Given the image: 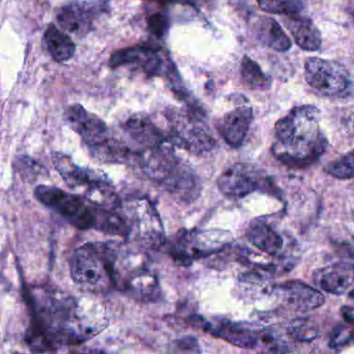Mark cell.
Listing matches in <instances>:
<instances>
[{
  "label": "cell",
  "mask_w": 354,
  "mask_h": 354,
  "mask_svg": "<svg viewBox=\"0 0 354 354\" xmlns=\"http://www.w3.org/2000/svg\"><path fill=\"white\" fill-rule=\"evenodd\" d=\"M28 298L34 319L26 339L32 351L80 345L109 325L107 310L95 300L46 289L32 290Z\"/></svg>",
  "instance_id": "obj_1"
},
{
  "label": "cell",
  "mask_w": 354,
  "mask_h": 354,
  "mask_svg": "<svg viewBox=\"0 0 354 354\" xmlns=\"http://www.w3.org/2000/svg\"><path fill=\"white\" fill-rule=\"evenodd\" d=\"M320 113L313 105L294 107L275 124L279 146L275 156L292 167H306L318 161L328 142L319 127Z\"/></svg>",
  "instance_id": "obj_2"
},
{
  "label": "cell",
  "mask_w": 354,
  "mask_h": 354,
  "mask_svg": "<svg viewBox=\"0 0 354 354\" xmlns=\"http://www.w3.org/2000/svg\"><path fill=\"white\" fill-rule=\"evenodd\" d=\"M34 194L43 206L63 217L76 229L96 230L107 235L127 238V223L120 210H106L93 204L86 196L53 185L41 184L35 188Z\"/></svg>",
  "instance_id": "obj_3"
},
{
  "label": "cell",
  "mask_w": 354,
  "mask_h": 354,
  "mask_svg": "<svg viewBox=\"0 0 354 354\" xmlns=\"http://www.w3.org/2000/svg\"><path fill=\"white\" fill-rule=\"evenodd\" d=\"M136 162L151 181L158 184L178 202L190 204L201 196L200 177L187 161L176 154L171 142L138 151Z\"/></svg>",
  "instance_id": "obj_4"
},
{
  "label": "cell",
  "mask_w": 354,
  "mask_h": 354,
  "mask_svg": "<svg viewBox=\"0 0 354 354\" xmlns=\"http://www.w3.org/2000/svg\"><path fill=\"white\" fill-rule=\"evenodd\" d=\"M121 242H86L70 258V273L76 285L90 293L115 289V263Z\"/></svg>",
  "instance_id": "obj_5"
},
{
  "label": "cell",
  "mask_w": 354,
  "mask_h": 354,
  "mask_svg": "<svg viewBox=\"0 0 354 354\" xmlns=\"http://www.w3.org/2000/svg\"><path fill=\"white\" fill-rule=\"evenodd\" d=\"M115 289L140 302L156 301L160 296L158 275L145 252L122 243L115 263Z\"/></svg>",
  "instance_id": "obj_6"
},
{
  "label": "cell",
  "mask_w": 354,
  "mask_h": 354,
  "mask_svg": "<svg viewBox=\"0 0 354 354\" xmlns=\"http://www.w3.org/2000/svg\"><path fill=\"white\" fill-rule=\"evenodd\" d=\"M128 227L126 239L142 250H159L167 242L162 219L146 196L128 198L120 208Z\"/></svg>",
  "instance_id": "obj_7"
},
{
  "label": "cell",
  "mask_w": 354,
  "mask_h": 354,
  "mask_svg": "<svg viewBox=\"0 0 354 354\" xmlns=\"http://www.w3.org/2000/svg\"><path fill=\"white\" fill-rule=\"evenodd\" d=\"M232 241L230 232L223 230H181L165 242V252L176 264L189 266L200 259L225 250Z\"/></svg>",
  "instance_id": "obj_8"
},
{
  "label": "cell",
  "mask_w": 354,
  "mask_h": 354,
  "mask_svg": "<svg viewBox=\"0 0 354 354\" xmlns=\"http://www.w3.org/2000/svg\"><path fill=\"white\" fill-rule=\"evenodd\" d=\"M51 160L66 185L72 189L84 190L82 196L94 204H107L117 194L111 180L102 171L80 167L65 153H51Z\"/></svg>",
  "instance_id": "obj_9"
},
{
  "label": "cell",
  "mask_w": 354,
  "mask_h": 354,
  "mask_svg": "<svg viewBox=\"0 0 354 354\" xmlns=\"http://www.w3.org/2000/svg\"><path fill=\"white\" fill-rule=\"evenodd\" d=\"M206 113L198 106L190 107L183 113L171 111L167 115L169 142L194 155L212 152L217 142L204 126Z\"/></svg>",
  "instance_id": "obj_10"
},
{
  "label": "cell",
  "mask_w": 354,
  "mask_h": 354,
  "mask_svg": "<svg viewBox=\"0 0 354 354\" xmlns=\"http://www.w3.org/2000/svg\"><path fill=\"white\" fill-rule=\"evenodd\" d=\"M304 75L310 88L326 97H346L352 90V80L346 68L335 61L308 57Z\"/></svg>",
  "instance_id": "obj_11"
},
{
  "label": "cell",
  "mask_w": 354,
  "mask_h": 354,
  "mask_svg": "<svg viewBox=\"0 0 354 354\" xmlns=\"http://www.w3.org/2000/svg\"><path fill=\"white\" fill-rule=\"evenodd\" d=\"M262 173L254 165L235 163L217 180L219 192L232 200H240L262 187Z\"/></svg>",
  "instance_id": "obj_12"
},
{
  "label": "cell",
  "mask_w": 354,
  "mask_h": 354,
  "mask_svg": "<svg viewBox=\"0 0 354 354\" xmlns=\"http://www.w3.org/2000/svg\"><path fill=\"white\" fill-rule=\"evenodd\" d=\"M192 323L214 337L245 349L256 348L262 337L258 330L250 328L248 325L223 319L209 320L204 317L196 316L192 318Z\"/></svg>",
  "instance_id": "obj_13"
},
{
  "label": "cell",
  "mask_w": 354,
  "mask_h": 354,
  "mask_svg": "<svg viewBox=\"0 0 354 354\" xmlns=\"http://www.w3.org/2000/svg\"><path fill=\"white\" fill-rule=\"evenodd\" d=\"M65 119L68 125L82 138L88 149L98 146L109 138L106 124L80 104L68 107Z\"/></svg>",
  "instance_id": "obj_14"
},
{
  "label": "cell",
  "mask_w": 354,
  "mask_h": 354,
  "mask_svg": "<svg viewBox=\"0 0 354 354\" xmlns=\"http://www.w3.org/2000/svg\"><path fill=\"white\" fill-rule=\"evenodd\" d=\"M273 294L283 306L296 312H310L324 304L323 294L308 283L300 281H289L275 285Z\"/></svg>",
  "instance_id": "obj_15"
},
{
  "label": "cell",
  "mask_w": 354,
  "mask_h": 354,
  "mask_svg": "<svg viewBox=\"0 0 354 354\" xmlns=\"http://www.w3.org/2000/svg\"><path fill=\"white\" fill-rule=\"evenodd\" d=\"M104 10L100 3L76 1L59 10L57 24L70 34L84 36L92 30L95 20Z\"/></svg>",
  "instance_id": "obj_16"
},
{
  "label": "cell",
  "mask_w": 354,
  "mask_h": 354,
  "mask_svg": "<svg viewBox=\"0 0 354 354\" xmlns=\"http://www.w3.org/2000/svg\"><path fill=\"white\" fill-rule=\"evenodd\" d=\"M109 65L113 68L138 66L150 76L158 75L163 70V62L157 50L145 45L115 51L109 59Z\"/></svg>",
  "instance_id": "obj_17"
},
{
  "label": "cell",
  "mask_w": 354,
  "mask_h": 354,
  "mask_svg": "<svg viewBox=\"0 0 354 354\" xmlns=\"http://www.w3.org/2000/svg\"><path fill=\"white\" fill-rule=\"evenodd\" d=\"M125 133L138 146L145 149L155 148L169 142L167 133H165L148 115L138 113L132 115L123 126Z\"/></svg>",
  "instance_id": "obj_18"
},
{
  "label": "cell",
  "mask_w": 354,
  "mask_h": 354,
  "mask_svg": "<svg viewBox=\"0 0 354 354\" xmlns=\"http://www.w3.org/2000/svg\"><path fill=\"white\" fill-rule=\"evenodd\" d=\"M317 285L329 294L342 295L354 287V264L335 263L315 273Z\"/></svg>",
  "instance_id": "obj_19"
},
{
  "label": "cell",
  "mask_w": 354,
  "mask_h": 354,
  "mask_svg": "<svg viewBox=\"0 0 354 354\" xmlns=\"http://www.w3.org/2000/svg\"><path fill=\"white\" fill-rule=\"evenodd\" d=\"M252 119L254 115L250 107H237L225 113L219 123V133L230 147L239 148L245 140Z\"/></svg>",
  "instance_id": "obj_20"
},
{
  "label": "cell",
  "mask_w": 354,
  "mask_h": 354,
  "mask_svg": "<svg viewBox=\"0 0 354 354\" xmlns=\"http://www.w3.org/2000/svg\"><path fill=\"white\" fill-rule=\"evenodd\" d=\"M254 32L257 39L268 48L279 53H286L292 48L289 37L272 18L258 17L254 24Z\"/></svg>",
  "instance_id": "obj_21"
},
{
  "label": "cell",
  "mask_w": 354,
  "mask_h": 354,
  "mask_svg": "<svg viewBox=\"0 0 354 354\" xmlns=\"http://www.w3.org/2000/svg\"><path fill=\"white\" fill-rule=\"evenodd\" d=\"M285 24L298 47L310 53L320 49L322 44L321 34L310 18L301 17L300 15L287 17Z\"/></svg>",
  "instance_id": "obj_22"
},
{
  "label": "cell",
  "mask_w": 354,
  "mask_h": 354,
  "mask_svg": "<svg viewBox=\"0 0 354 354\" xmlns=\"http://www.w3.org/2000/svg\"><path fill=\"white\" fill-rule=\"evenodd\" d=\"M88 150L92 156L100 162L115 165H125L132 160L136 161L138 155V151L133 150L126 142L111 136Z\"/></svg>",
  "instance_id": "obj_23"
},
{
  "label": "cell",
  "mask_w": 354,
  "mask_h": 354,
  "mask_svg": "<svg viewBox=\"0 0 354 354\" xmlns=\"http://www.w3.org/2000/svg\"><path fill=\"white\" fill-rule=\"evenodd\" d=\"M246 237L252 245L271 256L279 254L283 248V238L266 221H252L246 231Z\"/></svg>",
  "instance_id": "obj_24"
},
{
  "label": "cell",
  "mask_w": 354,
  "mask_h": 354,
  "mask_svg": "<svg viewBox=\"0 0 354 354\" xmlns=\"http://www.w3.org/2000/svg\"><path fill=\"white\" fill-rule=\"evenodd\" d=\"M45 44L51 57L59 63L69 61L75 55L76 46L68 35L50 24L44 35Z\"/></svg>",
  "instance_id": "obj_25"
},
{
  "label": "cell",
  "mask_w": 354,
  "mask_h": 354,
  "mask_svg": "<svg viewBox=\"0 0 354 354\" xmlns=\"http://www.w3.org/2000/svg\"><path fill=\"white\" fill-rule=\"evenodd\" d=\"M240 72L244 84L252 90H267L270 86V80L265 75L260 66L246 55L242 59Z\"/></svg>",
  "instance_id": "obj_26"
},
{
  "label": "cell",
  "mask_w": 354,
  "mask_h": 354,
  "mask_svg": "<svg viewBox=\"0 0 354 354\" xmlns=\"http://www.w3.org/2000/svg\"><path fill=\"white\" fill-rule=\"evenodd\" d=\"M287 330L298 342H312L320 335L316 323L308 318L295 319L288 325Z\"/></svg>",
  "instance_id": "obj_27"
},
{
  "label": "cell",
  "mask_w": 354,
  "mask_h": 354,
  "mask_svg": "<svg viewBox=\"0 0 354 354\" xmlns=\"http://www.w3.org/2000/svg\"><path fill=\"white\" fill-rule=\"evenodd\" d=\"M259 7L263 11L277 15L294 17L300 15L302 6L297 0H257Z\"/></svg>",
  "instance_id": "obj_28"
},
{
  "label": "cell",
  "mask_w": 354,
  "mask_h": 354,
  "mask_svg": "<svg viewBox=\"0 0 354 354\" xmlns=\"http://www.w3.org/2000/svg\"><path fill=\"white\" fill-rule=\"evenodd\" d=\"M328 175L341 180H354V149L325 167Z\"/></svg>",
  "instance_id": "obj_29"
},
{
  "label": "cell",
  "mask_w": 354,
  "mask_h": 354,
  "mask_svg": "<svg viewBox=\"0 0 354 354\" xmlns=\"http://www.w3.org/2000/svg\"><path fill=\"white\" fill-rule=\"evenodd\" d=\"M14 167L20 177L26 181H36L38 178L47 175V171L43 165L26 155L16 157Z\"/></svg>",
  "instance_id": "obj_30"
},
{
  "label": "cell",
  "mask_w": 354,
  "mask_h": 354,
  "mask_svg": "<svg viewBox=\"0 0 354 354\" xmlns=\"http://www.w3.org/2000/svg\"><path fill=\"white\" fill-rule=\"evenodd\" d=\"M149 30L157 37H163L169 30V18L162 13L153 14L148 18Z\"/></svg>",
  "instance_id": "obj_31"
},
{
  "label": "cell",
  "mask_w": 354,
  "mask_h": 354,
  "mask_svg": "<svg viewBox=\"0 0 354 354\" xmlns=\"http://www.w3.org/2000/svg\"><path fill=\"white\" fill-rule=\"evenodd\" d=\"M173 348V351L175 352H196V353H198L202 351L198 339L194 337H185L177 339L174 342Z\"/></svg>",
  "instance_id": "obj_32"
},
{
  "label": "cell",
  "mask_w": 354,
  "mask_h": 354,
  "mask_svg": "<svg viewBox=\"0 0 354 354\" xmlns=\"http://www.w3.org/2000/svg\"><path fill=\"white\" fill-rule=\"evenodd\" d=\"M154 1L163 3H188V5L194 6V7H202V6L210 3L211 0H154Z\"/></svg>",
  "instance_id": "obj_33"
},
{
  "label": "cell",
  "mask_w": 354,
  "mask_h": 354,
  "mask_svg": "<svg viewBox=\"0 0 354 354\" xmlns=\"http://www.w3.org/2000/svg\"><path fill=\"white\" fill-rule=\"evenodd\" d=\"M342 316L350 324L354 325V306H343L341 308Z\"/></svg>",
  "instance_id": "obj_34"
},
{
  "label": "cell",
  "mask_w": 354,
  "mask_h": 354,
  "mask_svg": "<svg viewBox=\"0 0 354 354\" xmlns=\"http://www.w3.org/2000/svg\"><path fill=\"white\" fill-rule=\"evenodd\" d=\"M349 295H350V297L354 298V288H353V289L351 290V291H350Z\"/></svg>",
  "instance_id": "obj_35"
},
{
  "label": "cell",
  "mask_w": 354,
  "mask_h": 354,
  "mask_svg": "<svg viewBox=\"0 0 354 354\" xmlns=\"http://www.w3.org/2000/svg\"><path fill=\"white\" fill-rule=\"evenodd\" d=\"M350 14H351L352 18H353V19H354V12H351V13H350Z\"/></svg>",
  "instance_id": "obj_36"
}]
</instances>
